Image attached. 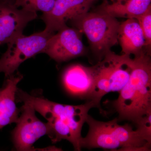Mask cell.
<instances>
[{"mask_svg":"<svg viewBox=\"0 0 151 151\" xmlns=\"http://www.w3.org/2000/svg\"><path fill=\"white\" fill-rule=\"evenodd\" d=\"M93 1H96V0H93Z\"/></svg>","mask_w":151,"mask_h":151,"instance_id":"18","label":"cell"},{"mask_svg":"<svg viewBox=\"0 0 151 151\" xmlns=\"http://www.w3.org/2000/svg\"><path fill=\"white\" fill-rule=\"evenodd\" d=\"M36 12L18 7L14 0H0V45L8 44L37 18Z\"/></svg>","mask_w":151,"mask_h":151,"instance_id":"8","label":"cell"},{"mask_svg":"<svg viewBox=\"0 0 151 151\" xmlns=\"http://www.w3.org/2000/svg\"><path fill=\"white\" fill-rule=\"evenodd\" d=\"M6 78L4 86L0 88V129L17 121L19 111L16 104V92L23 76L17 72Z\"/></svg>","mask_w":151,"mask_h":151,"instance_id":"11","label":"cell"},{"mask_svg":"<svg viewBox=\"0 0 151 151\" xmlns=\"http://www.w3.org/2000/svg\"><path fill=\"white\" fill-rule=\"evenodd\" d=\"M71 22L76 29L86 35L93 53L99 61L119 42L121 23L114 17L98 11L88 12Z\"/></svg>","mask_w":151,"mask_h":151,"instance_id":"4","label":"cell"},{"mask_svg":"<svg viewBox=\"0 0 151 151\" xmlns=\"http://www.w3.org/2000/svg\"><path fill=\"white\" fill-rule=\"evenodd\" d=\"M144 34L145 40V47L150 54L151 45V8L136 19Z\"/></svg>","mask_w":151,"mask_h":151,"instance_id":"15","label":"cell"},{"mask_svg":"<svg viewBox=\"0 0 151 151\" xmlns=\"http://www.w3.org/2000/svg\"><path fill=\"white\" fill-rule=\"evenodd\" d=\"M16 97L23 103L31 105L47 122L70 136L76 151L81 150V131L91 108H98L94 101H86L77 105H64L52 102L41 96L32 95L19 89Z\"/></svg>","mask_w":151,"mask_h":151,"instance_id":"2","label":"cell"},{"mask_svg":"<svg viewBox=\"0 0 151 151\" xmlns=\"http://www.w3.org/2000/svg\"><path fill=\"white\" fill-rule=\"evenodd\" d=\"M93 0H55L50 12L43 14L41 19L45 29L52 32L67 26L66 22L75 19L89 12Z\"/></svg>","mask_w":151,"mask_h":151,"instance_id":"10","label":"cell"},{"mask_svg":"<svg viewBox=\"0 0 151 151\" xmlns=\"http://www.w3.org/2000/svg\"><path fill=\"white\" fill-rule=\"evenodd\" d=\"M126 1V0H115V1Z\"/></svg>","mask_w":151,"mask_h":151,"instance_id":"17","label":"cell"},{"mask_svg":"<svg viewBox=\"0 0 151 151\" xmlns=\"http://www.w3.org/2000/svg\"><path fill=\"white\" fill-rule=\"evenodd\" d=\"M57 32L50 38L42 53L58 63L85 54V47L78 29L66 26Z\"/></svg>","mask_w":151,"mask_h":151,"instance_id":"7","label":"cell"},{"mask_svg":"<svg viewBox=\"0 0 151 151\" xmlns=\"http://www.w3.org/2000/svg\"><path fill=\"white\" fill-rule=\"evenodd\" d=\"M55 0H14L17 7L28 10L47 13L53 8Z\"/></svg>","mask_w":151,"mask_h":151,"instance_id":"14","label":"cell"},{"mask_svg":"<svg viewBox=\"0 0 151 151\" xmlns=\"http://www.w3.org/2000/svg\"><path fill=\"white\" fill-rule=\"evenodd\" d=\"M151 8V0L114 1L103 3L98 9L101 12L116 18L136 19Z\"/></svg>","mask_w":151,"mask_h":151,"instance_id":"13","label":"cell"},{"mask_svg":"<svg viewBox=\"0 0 151 151\" xmlns=\"http://www.w3.org/2000/svg\"><path fill=\"white\" fill-rule=\"evenodd\" d=\"M116 118L107 122L97 121L88 115V133L82 137L81 148H102L118 151H150L148 143L137 129L129 124H119Z\"/></svg>","mask_w":151,"mask_h":151,"instance_id":"3","label":"cell"},{"mask_svg":"<svg viewBox=\"0 0 151 151\" xmlns=\"http://www.w3.org/2000/svg\"><path fill=\"white\" fill-rule=\"evenodd\" d=\"M112 102L119 121L135 124L151 113V62L150 55L143 52L132 59L129 80Z\"/></svg>","mask_w":151,"mask_h":151,"instance_id":"1","label":"cell"},{"mask_svg":"<svg viewBox=\"0 0 151 151\" xmlns=\"http://www.w3.org/2000/svg\"><path fill=\"white\" fill-rule=\"evenodd\" d=\"M96 73V65L87 67L80 64H73L63 73V84L69 94L91 101L94 96Z\"/></svg>","mask_w":151,"mask_h":151,"instance_id":"9","label":"cell"},{"mask_svg":"<svg viewBox=\"0 0 151 151\" xmlns=\"http://www.w3.org/2000/svg\"><path fill=\"white\" fill-rule=\"evenodd\" d=\"M137 129L148 143L151 144V113L144 116L135 124Z\"/></svg>","mask_w":151,"mask_h":151,"instance_id":"16","label":"cell"},{"mask_svg":"<svg viewBox=\"0 0 151 151\" xmlns=\"http://www.w3.org/2000/svg\"><path fill=\"white\" fill-rule=\"evenodd\" d=\"M118 40L124 54H133L135 56L145 52L143 48L145 47V40L136 19H127L120 24Z\"/></svg>","mask_w":151,"mask_h":151,"instance_id":"12","label":"cell"},{"mask_svg":"<svg viewBox=\"0 0 151 151\" xmlns=\"http://www.w3.org/2000/svg\"><path fill=\"white\" fill-rule=\"evenodd\" d=\"M54 33L45 29L40 32L18 36L8 43L7 50L0 58V73L7 77L14 74L22 63L42 52Z\"/></svg>","mask_w":151,"mask_h":151,"instance_id":"5","label":"cell"},{"mask_svg":"<svg viewBox=\"0 0 151 151\" xmlns=\"http://www.w3.org/2000/svg\"><path fill=\"white\" fill-rule=\"evenodd\" d=\"M21 112L12 133L14 147L18 151L35 150L33 144L45 135L50 137L51 128L47 122H42L37 117L35 110L31 105L24 103Z\"/></svg>","mask_w":151,"mask_h":151,"instance_id":"6","label":"cell"}]
</instances>
